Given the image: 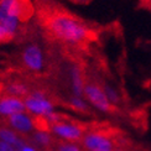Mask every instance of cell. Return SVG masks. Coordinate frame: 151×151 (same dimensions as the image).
I'll use <instances>...</instances> for the list:
<instances>
[{
	"label": "cell",
	"instance_id": "obj_21",
	"mask_svg": "<svg viewBox=\"0 0 151 151\" xmlns=\"http://www.w3.org/2000/svg\"><path fill=\"white\" fill-rule=\"evenodd\" d=\"M46 151H56L55 149H50V150H46Z\"/></svg>",
	"mask_w": 151,
	"mask_h": 151
},
{
	"label": "cell",
	"instance_id": "obj_16",
	"mask_svg": "<svg viewBox=\"0 0 151 151\" xmlns=\"http://www.w3.org/2000/svg\"><path fill=\"white\" fill-rule=\"evenodd\" d=\"M56 151H86L81 142H68V141H58L56 140L55 147Z\"/></svg>",
	"mask_w": 151,
	"mask_h": 151
},
{
	"label": "cell",
	"instance_id": "obj_14",
	"mask_svg": "<svg viewBox=\"0 0 151 151\" xmlns=\"http://www.w3.org/2000/svg\"><path fill=\"white\" fill-rule=\"evenodd\" d=\"M68 105H70V108L81 113V114H87V113H89L91 109V105L84 97H77V96H72V94L68 98Z\"/></svg>",
	"mask_w": 151,
	"mask_h": 151
},
{
	"label": "cell",
	"instance_id": "obj_8",
	"mask_svg": "<svg viewBox=\"0 0 151 151\" xmlns=\"http://www.w3.org/2000/svg\"><path fill=\"white\" fill-rule=\"evenodd\" d=\"M5 124L8 125L10 129H12L17 133L20 136L29 137L34 131L39 128L37 124V119H35L31 114H29L27 111H22L15 114L10 118H8L5 120Z\"/></svg>",
	"mask_w": 151,
	"mask_h": 151
},
{
	"label": "cell",
	"instance_id": "obj_9",
	"mask_svg": "<svg viewBox=\"0 0 151 151\" xmlns=\"http://www.w3.org/2000/svg\"><path fill=\"white\" fill-rule=\"evenodd\" d=\"M26 111L25 109V102L22 98L12 97L9 94L0 96V118L8 119L19 113Z\"/></svg>",
	"mask_w": 151,
	"mask_h": 151
},
{
	"label": "cell",
	"instance_id": "obj_12",
	"mask_svg": "<svg viewBox=\"0 0 151 151\" xmlns=\"http://www.w3.org/2000/svg\"><path fill=\"white\" fill-rule=\"evenodd\" d=\"M26 139L27 137L20 136L17 133H15L12 129H10L6 124L5 125H0V141H3L5 144H9V145L14 146L17 150L25 142Z\"/></svg>",
	"mask_w": 151,
	"mask_h": 151
},
{
	"label": "cell",
	"instance_id": "obj_7",
	"mask_svg": "<svg viewBox=\"0 0 151 151\" xmlns=\"http://www.w3.org/2000/svg\"><path fill=\"white\" fill-rule=\"evenodd\" d=\"M81 145L86 151H110L118 147L110 135L99 130H87Z\"/></svg>",
	"mask_w": 151,
	"mask_h": 151
},
{
	"label": "cell",
	"instance_id": "obj_1",
	"mask_svg": "<svg viewBox=\"0 0 151 151\" xmlns=\"http://www.w3.org/2000/svg\"><path fill=\"white\" fill-rule=\"evenodd\" d=\"M46 26L55 40L68 46H79L91 36V29L81 19L67 12H55L47 19Z\"/></svg>",
	"mask_w": 151,
	"mask_h": 151
},
{
	"label": "cell",
	"instance_id": "obj_2",
	"mask_svg": "<svg viewBox=\"0 0 151 151\" xmlns=\"http://www.w3.org/2000/svg\"><path fill=\"white\" fill-rule=\"evenodd\" d=\"M30 12L27 0H0V26L14 39Z\"/></svg>",
	"mask_w": 151,
	"mask_h": 151
},
{
	"label": "cell",
	"instance_id": "obj_19",
	"mask_svg": "<svg viewBox=\"0 0 151 151\" xmlns=\"http://www.w3.org/2000/svg\"><path fill=\"white\" fill-rule=\"evenodd\" d=\"M0 151H16V149L14 146L9 145V144H5L3 141H0Z\"/></svg>",
	"mask_w": 151,
	"mask_h": 151
},
{
	"label": "cell",
	"instance_id": "obj_20",
	"mask_svg": "<svg viewBox=\"0 0 151 151\" xmlns=\"http://www.w3.org/2000/svg\"><path fill=\"white\" fill-rule=\"evenodd\" d=\"M73 1H76V3H88V1H91V0H73Z\"/></svg>",
	"mask_w": 151,
	"mask_h": 151
},
{
	"label": "cell",
	"instance_id": "obj_5",
	"mask_svg": "<svg viewBox=\"0 0 151 151\" xmlns=\"http://www.w3.org/2000/svg\"><path fill=\"white\" fill-rule=\"evenodd\" d=\"M20 60L22 66L32 73H41L46 68V55L43 48L36 42H30L24 46Z\"/></svg>",
	"mask_w": 151,
	"mask_h": 151
},
{
	"label": "cell",
	"instance_id": "obj_4",
	"mask_svg": "<svg viewBox=\"0 0 151 151\" xmlns=\"http://www.w3.org/2000/svg\"><path fill=\"white\" fill-rule=\"evenodd\" d=\"M48 130L56 140L68 142H81L87 131L83 125L68 120L66 118H63L58 123L50 125Z\"/></svg>",
	"mask_w": 151,
	"mask_h": 151
},
{
	"label": "cell",
	"instance_id": "obj_11",
	"mask_svg": "<svg viewBox=\"0 0 151 151\" xmlns=\"http://www.w3.org/2000/svg\"><path fill=\"white\" fill-rule=\"evenodd\" d=\"M27 139L40 151H46L50 149H53L55 144H56V139L53 137V135L50 133L48 128H40L39 127Z\"/></svg>",
	"mask_w": 151,
	"mask_h": 151
},
{
	"label": "cell",
	"instance_id": "obj_6",
	"mask_svg": "<svg viewBox=\"0 0 151 151\" xmlns=\"http://www.w3.org/2000/svg\"><path fill=\"white\" fill-rule=\"evenodd\" d=\"M83 97L89 103L92 108H94L100 113L108 114V113H111L113 108H114L110 104L108 98H106L103 86L99 83H96V82H87L84 87Z\"/></svg>",
	"mask_w": 151,
	"mask_h": 151
},
{
	"label": "cell",
	"instance_id": "obj_3",
	"mask_svg": "<svg viewBox=\"0 0 151 151\" xmlns=\"http://www.w3.org/2000/svg\"><path fill=\"white\" fill-rule=\"evenodd\" d=\"M25 109L35 119L45 120L52 113L56 111L55 103L48 98L47 94L41 89H34L29 93V96L24 99Z\"/></svg>",
	"mask_w": 151,
	"mask_h": 151
},
{
	"label": "cell",
	"instance_id": "obj_10",
	"mask_svg": "<svg viewBox=\"0 0 151 151\" xmlns=\"http://www.w3.org/2000/svg\"><path fill=\"white\" fill-rule=\"evenodd\" d=\"M68 82H70V88H71V93L72 96H77V97H83V92H84V87H86V79L82 68L77 63H72L68 67Z\"/></svg>",
	"mask_w": 151,
	"mask_h": 151
},
{
	"label": "cell",
	"instance_id": "obj_18",
	"mask_svg": "<svg viewBox=\"0 0 151 151\" xmlns=\"http://www.w3.org/2000/svg\"><path fill=\"white\" fill-rule=\"evenodd\" d=\"M10 40H12V37L6 32V31L0 26V43H4V42H8V41H10Z\"/></svg>",
	"mask_w": 151,
	"mask_h": 151
},
{
	"label": "cell",
	"instance_id": "obj_15",
	"mask_svg": "<svg viewBox=\"0 0 151 151\" xmlns=\"http://www.w3.org/2000/svg\"><path fill=\"white\" fill-rule=\"evenodd\" d=\"M102 86H103V89L105 92L106 98H108V100L113 106H116L122 103V94L115 86H113L111 83H108V82H105Z\"/></svg>",
	"mask_w": 151,
	"mask_h": 151
},
{
	"label": "cell",
	"instance_id": "obj_13",
	"mask_svg": "<svg viewBox=\"0 0 151 151\" xmlns=\"http://www.w3.org/2000/svg\"><path fill=\"white\" fill-rule=\"evenodd\" d=\"M31 92L30 87L22 81H11L4 87V94L25 99Z\"/></svg>",
	"mask_w": 151,
	"mask_h": 151
},
{
	"label": "cell",
	"instance_id": "obj_17",
	"mask_svg": "<svg viewBox=\"0 0 151 151\" xmlns=\"http://www.w3.org/2000/svg\"><path fill=\"white\" fill-rule=\"evenodd\" d=\"M16 151H40V150L37 149L34 144H31L29 139H26V140H25V142Z\"/></svg>",
	"mask_w": 151,
	"mask_h": 151
}]
</instances>
